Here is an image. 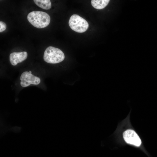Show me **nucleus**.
Masks as SVG:
<instances>
[{
    "mask_svg": "<svg viewBox=\"0 0 157 157\" xmlns=\"http://www.w3.org/2000/svg\"><path fill=\"white\" fill-rule=\"evenodd\" d=\"M34 2L39 7L45 10L51 7V3L49 0H34Z\"/></svg>",
    "mask_w": 157,
    "mask_h": 157,
    "instance_id": "obj_8",
    "label": "nucleus"
},
{
    "mask_svg": "<svg viewBox=\"0 0 157 157\" xmlns=\"http://www.w3.org/2000/svg\"><path fill=\"white\" fill-rule=\"evenodd\" d=\"M20 85L23 87H26L32 84L35 85L39 84L40 82V78L35 76L29 72H23L20 77Z\"/></svg>",
    "mask_w": 157,
    "mask_h": 157,
    "instance_id": "obj_4",
    "label": "nucleus"
},
{
    "mask_svg": "<svg viewBox=\"0 0 157 157\" xmlns=\"http://www.w3.org/2000/svg\"><path fill=\"white\" fill-rule=\"evenodd\" d=\"M28 22L34 26L39 28L47 27L50 22V16L47 13L41 11H33L27 16Z\"/></svg>",
    "mask_w": 157,
    "mask_h": 157,
    "instance_id": "obj_1",
    "label": "nucleus"
},
{
    "mask_svg": "<svg viewBox=\"0 0 157 157\" xmlns=\"http://www.w3.org/2000/svg\"><path fill=\"white\" fill-rule=\"evenodd\" d=\"M6 28V24L4 22L0 21V32H1L4 31Z\"/></svg>",
    "mask_w": 157,
    "mask_h": 157,
    "instance_id": "obj_9",
    "label": "nucleus"
},
{
    "mask_svg": "<svg viewBox=\"0 0 157 157\" xmlns=\"http://www.w3.org/2000/svg\"><path fill=\"white\" fill-rule=\"evenodd\" d=\"M65 56L63 52L60 49L52 46H49L44 52L43 59L46 62L51 64H56L62 62Z\"/></svg>",
    "mask_w": 157,
    "mask_h": 157,
    "instance_id": "obj_2",
    "label": "nucleus"
},
{
    "mask_svg": "<svg viewBox=\"0 0 157 157\" xmlns=\"http://www.w3.org/2000/svg\"><path fill=\"white\" fill-rule=\"evenodd\" d=\"M27 56V53L26 51L13 52L10 55V62L12 65L15 66L25 60Z\"/></svg>",
    "mask_w": 157,
    "mask_h": 157,
    "instance_id": "obj_6",
    "label": "nucleus"
},
{
    "mask_svg": "<svg viewBox=\"0 0 157 157\" xmlns=\"http://www.w3.org/2000/svg\"><path fill=\"white\" fill-rule=\"evenodd\" d=\"M69 24L71 29L79 33L85 32L89 27L88 22L76 14H74L71 16L69 21Z\"/></svg>",
    "mask_w": 157,
    "mask_h": 157,
    "instance_id": "obj_3",
    "label": "nucleus"
},
{
    "mask_svg": "<svg viewBox=\"0 0 157 157\" xmlns=\"http://www.w3.org/2000/svg\"><path fill=\"white\" fill-rule=\"evenodd\" d=\"M123 137L126 142L138 147L141 144V141L140 137L133 130L128 129L123 133Z\"/></svg>",
    "mask_w": 157,
    "mask_h": 157,
    "instance_id": "obj_5",
    "label": "nucleus"
},
{
    "mask_svg": "<svg viewBox=\"0 0 157 157\" xmlns=\"http://www.w3.org/2000/svg\"><path fill=\"white\" fill-rule=\"evenodd\" d=\"M29 72L30 73H31H31H32V72H31V71H29Z\"/></svg>",
    "mask_w": 157,
    "mask_h": 157,
    "instance_id": "obj_10",
    "label": "nucleus"
},
{
    "mask_svg": "<svg viewBox=\"0 0 157 157\" xmlns=\"http://www.w3.org/2000/svg\"><path fill=\"white\" fill-rule=\"evenodd\" d=\"M110 1L109 0H92L91 4L94 8L98 9H101L108 5Z\"/></svg>",
    "mask_w": 157,
    "mask_h": 157,
    "instance_id": "obj_7",
    "label": "nucleus"
}]
</instances>
